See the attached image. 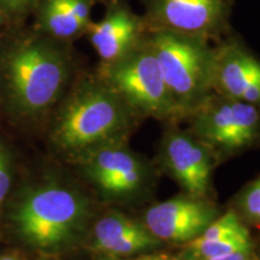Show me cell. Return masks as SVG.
<instances>
[{
	"label": "cell",
	"mask_w": 260,
	"mask_h": 260,
	"mask_svg": "<svg viewBox=\"0 0 260 260\" xmlns=\"http://www.w3.org/2000/svg\"><path fill=\"white\" fill-rule=\"evenodd\" d=\"M105 81L133 111L157 118L181 115L147 37L122 59L106 65Z\"/></svg>",
	"instance_id": "4"
},
{
	"label": "cell",
	"mask_w": 260,
	"mask_h": 260,
	"mask_svg": "<svg viewBox=\"0 0 260 260\" xmlns=\"http://www.w3.org/2000/svg\"><path fill=\"white\" fill-rule=\"evenodd\" d=\"M164 81L180 113H193L211 94L213 50L206 40L165 30H148Z\"/></svg>",
	"instance_id": "3"
},
{
	"label": "cell",
	"mask_w": 260,
	"mask_h": 260,
	"mask_svg": "<svg viewBox=\"0 0 260 260\" xmlns=\"http://www.w3.org/2000/svg\"><path fill=\"white\" fill-rule=\"evenodd\" d=\"M207 260H251V252H236Z\"/></svg>",
	"instance_id": "19"
},
{
	"label": "cell",
	"mask_w": 260,
	"mask_h": 260,
	"mask_svg": "<svg viewBox=\"0 0 260 260\" xmlns=\"http://www.w3.org/2000/svg\"><path fill=\"white\" fill-rule=\"evenodd\" d=\"M139 260H162V258H157V256H144Z\"/></svg>",
	"instance_id": "20"
},
{
	"label": "cell",
	"mask_w": 260,
	"mask_h": 260,
	"mask_svg": "<svg viewBox=\"0 0 260 260\" xmlns=\"http://www.w3.org/2000/svg\"><path fill=\"white\" fill-rule=\"evenodd\" d=\"M193 115L195 134L222 151L236 152L260 138V107L252 104L210 94Z\"/></svg>",
	"instance_id": "6"
},
{
	"label": "cell",
	"mask_w": 260,
	"mask_h": 260,
	"mask_svg": "<svg viewBox=\"0 0 260 260\" xmlns=\"http://www.w3.org/2000/svg\"><path fill=\"white\" fill-rule=\"evenodd\" d=\"M86 217V204L74 191L60 187L40 189L22 203L15 219L32 245L47 248L74 235Z\"/></svg>",
	"instance_id": "5"
},
{
	"label": "cell",
	"mask_w": 260,
	"mask_h": 260,
	"mask_svg": "<svg viewBox=\"0 0 260 260\" xmlns=\"http://www.w3.org/2000/svg\"><path fill=\"white\" fill-rule=\"evenodd\" d=\"M132 111L106 81L84 83L64 106L54 140L69 149L107 141L128 128Z\"/></svg>",
	"instance_id": "2"
},
{
	"label": "cell",
	"mask_w": 260,
	"mask_h": 260,
	"mask_svg": "<svg viewBox=\"0 0 260 260\" xmlns=\"http://www.w3.org/2000/svg\"><path fill=\"white\" fill-rule=\"evenodd\" d=\"M0 22H2V12H0Z\"/></svg>",
	"instance_id": "22"
},
{
	"label": "cell",
	"mask_w": 260,
	"mask_h": 260,
	"mask_svg": "<svg viewBox=\"0 0 260 260\" xmlns=\"http://www.w3.org/2000/svg\"><path fill=\"white\" fill-rule=\"evenodd\" d=\"M251 251L252 240L249 233L217 240H203L197 237L188 242L184 258L187 260H207L236 252Z\"/></svg>",
	"instance_id": "15"
},
{
	"label": "cell",
	"mask_w": 260,
	"mask_h": 260,
	"mask_svg": "<svg viewBox=\"0 0 260 260\" xmlns=\"http://www.w3.org/2000/svg\"><path fill=\"white\" fill-rule=\"evenodd\" d=\"M239 207L243 218L260 224V177L245 188L240 197Z\"/></svg>",
	"instance_id": "16"
},
{
	"label": "cell",
	"mask_w": 260,
	"mask_h": 260,
	"mask_svg": "<svg viewBox=\"0 0 260 260\" xmlns=\"http://www.w3.org/2000/svg\"><path fill=\"white\" fill-rule=\"evenodd\" d=\"M148 30H165L207 40L225 27L232 0H144Z\"/></svg>",
	"instance_id": "7"
},
{
	"label": "cell",
	"mask_w": 260,
	"mask_h": 260,
	"mask_svg": "<svg viewBox=\"0 0 260 260\" xmlns=\"http://www.w3.org/2000/svg\"><path fill=\"white\" fill-rule=\"evenodd\" d=\"M10 184H11V175H10L9 155L5 148L0 145V205L8 194Z\"/></svg>",
	"instance_id": "18"
},
{
	"label": "cell",
	"mask_w": 260,
	"mask_h": 260,
	"mask_svg": "<svg viewBox=\"0 0 260 260\" xmlns=\"http://www.w3.org/2000/svg\"><path fill=\"white\" fill-rule=\"evenodd\" d=\"M95 0H41L39 25L57 40L73 39L88 29Z\"/></svg>",
	"instance_id": "14"
},
{
	"label": "cell",
	"mask_w": 260,
	"mask_h": 260,
	"mask_svg": "<svg viewBox=\"0 0 260 260\" xmlns=\"http://www.w3.org/2000/svg\"><path fill=\"white\" fill-rule=\"evenodd\" d=\"M5 75L16 105L27 113H38L56 102L67 82L69 63L54 42L27 39L6 56Z\"/></svg>",
	"instance_id": "1"
},
{
	"label": "cell",
	"mask_w": 260,
	"mask_h": 260,
	"mask_svg": "<svg viewBox=\"0 0 260 260\" xmlns=\"http://www.w3.org/2000/svg\"><path fill=\"white\" fill-rule=\"evenodd\" d=\"M89 176L104 191L128 195L136 191L145 178V169L134 153L122 146L95 152L88 162Z\"/></svg>",
	"instance_id": "12"
},
{
	"label": "cell",
	"mask_w": 260,
	"mask_h": 260,
	"mask_svg": "<svg viewBox=\"0 0 260 260\" xmlns=\"http://www.w3.org/2000/svg\"><path fill=\"white\" fill-rule=\"evenodd\" d=\"M162 159L188 194L204 197L207 193L212 162L203 142L181 132L169 133L162 141Z\"/></svg>",
	"instance_id": "11"
},
{
	"label": "cell",
	"mask_w": 260,
	"mask_h": 260,
	"mask_svg": "<svg viewBox=\"0 0 260 260\" xmlns=\"http://www.w3.org/2000/svg\"><path fill=\"white\" fill-rule=\"evenodd\" d=\"M0 260H17L14 256H4V258H0Z\"/></svg>",
	"instance_id": "21"
},
{
	"label": "cell",
	"mask_w": 260,
	"mask_h": 260,
	"mask_svg": "<svg viewBox=\"0 0 260 260\" xmlns=\"http://www.w3.org/2000/svg\"><path fill=\"white\" fill-rule=\"evenodd\" d=\"M216 219V209L203 197H178L155 204L145 213V226L160 241L189 242Z\"/></svg>",
	"instance_id": "8"
},
{
	"label": "cell",
	"mask_w": 260,
	"mask_h": 260,
	"mask_svg": "<svg viewBox=\"0 0 260 260\" xmlns=\"http://www.w3.org/2000/svg\"><path fill=\"white\" fill-rule=\"evenodd\" d=\"M38 0H0V9L15 18L27 15Z\"/></svg>",
	"instance_id": "17"
},
{
	"label": "cell",
	"mask_w": 260,
	"mask_h": 260,
	"mask_svg": "<svg viewBox=\"0 0 260 260\" xmlns=\"http://www.w3.org/2000/svg\"><path fill=\"white\" fill-rule=\"evenodd\" d=\"M162 260H168V259H164V258H162Z\"/></svg>",
	"instance_id": "23"
},
{
	"label": "cell",
	"mask_w": 260,
	"mask_h": 260,
	"mask_svg": "<svg viewBox=\"0 0 260 260\" xmlns=\"http://www.w3.org/2000/svg\"><path fill=\"white\" fill-rule=\"evenodd\" d=\"M146 30L145 19L119 0L109 5L102 21L92 22L87 29L90 44L105 65L116 63L135 50L147 37Z\"/></svg>",
	"instance_id": "10"
},
{
	"label": "cell",
	"mask_w": 260,
	"mask_h": 260,
	"mask_svg": "<svg viewBox=\"0 0 260 260\" xmlns=\"http://www.w3.org/2000/svg\"><path fill=\"white\" fill-rule=\"evenodd\" d=\"M95 246L115 255H130L153 248L159 240L145 225L121 213L107 214L94 226Z\"/></svg>",
	"instance_id": "13"
},
{
	"label": "cell",
	"mask_w": 260,
	"mask_h": 260,
	"mask_svg": "<svg viewBox=\"0 0 260 260\" xmlns=\"http://www.w3.org/2000/svg\"><path fill=\"white\" fill-rule=\"evenodd\" d=\"M211 86L220 95L260 107V60L237 41L213 50Z\"/></svg>",
	"instance_id": "9"
}]
</instances>
